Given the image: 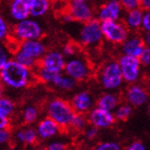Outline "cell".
<instances>
[{
	"label": "cell",
	"mask_w": 150,
	"mask_h": 150,
	"mask_svg": "<svg viewBox=\"0 0 150 150\" xmlns=\"http://www.w3.org/2000/svg\"><path fill=\"white\" fill-rule=\"evenodd\" d=\"M12 58L14 60H16L17 62H18L19 64H21L23 66L27 67L30 69H34L38 66V63H39V61L30 57L27 54H25L19 50H16L14 53H13Z\"/></svg>",
	"instance_id": "obj_24"
},
{
	"label": "cell",
	"mask_w": 150,
	"mask_h": 150,
	"mask_svg": "<svg viewBox=\"0 0 150 150\" xmlns=\"http://www.w3.org/2000/svg\"><path fill=\"white\" fill-rule=\"evenodd\" d=\"M118 62L121 67L123 80L126 83L134 84L139 79L142 64L138 57L122 54Z\"/></svg>",
	"instance_id": "obj_8"
},
{
	"label": "cell",
	"mask_w": 150,
	"mask_h": 150,
	"mask_svg": "<svg viewBox=\"0 0 150 150\" xmlns=\"http://www.w3.org/2000/svg\"><path fill=\"white\" fill-rule=\"evenodd\" d=\"M17 50L21 51L25 54L33 59L40 61L41 58L46 53V47L41 40H29L18 42Z\"/></svg>",
	"instance_id": "obj_13"
},
{
	"label": "cell",
	"mask_w": 150,
	"mask_h": 150,
	"mask_svg": "<svg viewBox=\"0 0 150 150\" xmlns=\"http://www.w3.org/2000/svg\"><path fill=\"white\" fill-rule=\"evenodd\" d=\"M3 94H4V85L0 81V99H1L2 97H4Z\"/></svg>",
	"instance_id": "obj_43"
},
{
	"label": "cell",
	"mask_w": 150,
	"mask_h": 150,
	"mask_svg": "<svg viewBox=\"0 0 150 150\" xmlns=\"http://www.w3.org/2000/svg\"><path fill=\"white\" fill-rule=\"evenodd\" d=\"M16 105L14 101L10 100L9 98L2 97L0 99V114L6 118H10L15 112Z\"/></svg>",
	"instance_id": "obj_25"
},
{
	"label": "cell",
	"mask_w": 150,
	"mask_h": 150,
	"mask_svg": "<svg viewBox=\"0 0 150 150\" xmlns=\"http://www.w3.org/2000/svg\"><path fill=\"white\" fill-rule=\"evenodd\" d=\"M31 0H10L9 15L14 21L18 22L30 17Z\"/></svg>",
	"instance_id": "obj_15"
},
{
	"label": "cell",
	"mask_w": 150,
	"mask_h": 150,
	"mask_svg": "<svg viewBox=\"0 0 150 150\" xmlns=\"http://www.w3.org/2000/svg\"><path fill=\"white\" fill-rule=\"evenodd\" d=\"M123 9L126 11L140 8V0H119Z\"/></svg>",
	"instance_id": "obj_33"
},
{
	"label": "cell",
	"mask_w": 150,
	"mask_h": 150,
	"mask_svg": "<svg viewBox=\"0 0 150 150\" xmlns=\"http://www.w3.org/2000/svg\"><path fill=\"white\" fill-rule=\"evenodd\" d=\"M70 2H87L88 0H68Z\"/></svg>",
	"instance_id": "obj_44"
},
{
	"label": "cell",
	"mask_w": 150,
	"mask_h": 150,
	"mask_svg": "<svg viewBox=\"0 0 150 150\" xmlns=\"http://www.w3.org/2000/svg\"><path fill=\"white\" fill-rule=\"evenodd\" d=\"M100 21L92 18L91 21L83 23L79 31V44L86 47H94L99 45L103 39Z\"/></svg>",
	"instance_id": "obj_6"
},
{
	"label": "cell",
	"mask_w": 150,
	"mask_h": 150,
	"mask_svg": "<svg viewBox=\"0 0 150 150\" xmlns=\"http://www.w3.org/2000/svg\"><path fill=\"white\" fill-rule=\"evenodd\" d=\"M60 129L61 127L59 126V125L47 116L39 122L36 127V131L39 138L42 140H47L56 135L59 133Z\"/></svg>",
	"instance_id": "obj_17"
},
{
	"label": "cell",
	"mask_w": 150,
	"mask_h": 150,
	"mask_svg": "<svg viewBox=\"0 0 150 150\" xmlns=\"http://www.w3.org/2000/svg\"><path fill=\"white\" fill-rule=\"evenodd\" d=\"M34 150H47V149H44V148H36Z\"/></svg>",
	"instance_id": "obj_46"
},
{
	"label": "cell",
	"mask_w": 150,
	"mask_h": 150,
	"mask_svg": "<svg viewBox=\"0 0 150 150\" xmlns=\"http://www.w3.org/2000/svg\"><path fill=\"white\" fill-rule=\"evenodd\" d=\"M98 133H99V129L93 125H91L85 131V137L88 140H93L94 138L97 137Z\"/></svg>",
	"instance_id": "obj_37"
},
{
	"label": "cell",
	"mask_w": 150,
	"mask_h": 150,
	"mask_svg": "<svg viewBox=\"0 0 150 150\" xmlns=\"http://www.w3.org/2000/svg\"><path fill=\"white\" fill-rule=\"evenodd\" d=\"M52 5V0H31L30 17L38 18L47 14Z\"/></svg>",
	"instance_id": "obj_21"
},
{
	"label": "cell",
	"mask_w": 150,
	"mask_h": 150,
	"mask_svg": "<svg viewBox=\"0 0 150 150\" xmlns=\"http://www.w3.org/2000/svg\"><path fill=\"white\" fill-rule=\"evenodd\" d=\"M43 30L41 24L34 18H28L18 21L11 28L10 38L21 42L29 40H41Z\"/></svg>",
	"instance_id": "obj_3"
},
{
	"label": "cell",
	"mask_w": 150,
	"mask_h": 150,
	"mask_svg": "<svg viewBox=\"0 0 150 150\" xmlns=\"http://www.w3.org/2000/svg\"><path fill=\"white\" fill-rule=\"evenodd\" d=\"M144 12L145 11L141 8L126 11L125 18L123 22L125 23V25L130 30H137L141 29Z\"/></svg>",
	"instance_id": "obj_19"
},
{
	"label": "cell",
	"mask_w": 150,
	"mask_h": 150,
	"mask_svg": "<svg viewBox=\"0 0 150 150\" xmlns=\"http://www.w3.org/2000/svg\"><path fill=\"white\" fill-rule=\"evenodd\" d=\"M8 150H18V149H17V148H14V147H12V148H10V149H8Z\"/></svg>",
	"instance_id": "obj_47"
},
{
	"label": "cell",
	"mask_w": 150,
	"mask_h": 150,
	"mask_svg": "<svg viewBox=\"0 0 150 150\" xmlns=\"http://www.w3.org/2000/svg\"><path fill=\"white\" fill-rule=\"evenodd\" d=\"M141 64L145 67H150V47L146 46L139 57Z\"/></svg>",
	"instance_id": "obj_34"
},
{
	"label": "cell",
	"mask_w": 150,
	"mask_h": 150,
	"mask_svg": "<svg viewBox=\"0 0 150 150\" xmlns=\"http://www.w3.org/2000/svg\"><path fill=\"white\" fill-rule=\"evenodd\" d=\"M64 57L66 56L63 54L62 52L56 50L47 51L39 61L38 66L52 72L61 73L64 71L67 63Z\"/></svg>",
	"instance_id": "obj_9"
},
{
	"label": "cell",
	"mask_w": 150,
	"mask_h": 150,
	"mask_svg": "<svg viewBox=\"0 0 150 150\" xmlns=\"http://www.w3.org/2000/svg\"><path fill=\"white\" fill-rule=\"evenodd\" d=\"M126 150H146L145 145L140 141H134L130 144Z\"/></svg>",
	"instance_id": "obj_39"
},
{
	"label": "cell",
	"mask_w": 150,
	"mask_h": 150,
	"mask_svg": "<svg viewBox=\"0 0 150 150\" xmlns=\"http://www.w3.org/2000/svg\"><path fill=\"white\" fill-rule=\"evenodd\" d=\"M66 148H67L66 145L62 142H59V141L52 142L47 146L48 150H66Z\"/></svg>",
	"instance_id": "obj_38"
},
{
	"label": "cell",
	"mask_w": 150,
	"mask_h": 150,
	"mask_svg": "<svg viewBox=\"0 0 150 150\" xmlns=\"http://www.w3.org/2000/svg\"><path fill=\"white\" fill-rule=\"evenodd\" d=\"M99 81L106 90L119 88L125 81L119 62L112 60L104 64L99 71Z\"/></svg>",
	"instance_id": "obj_4"
},
{
	"label": "cell",
	"mask_w": 150,
	"mask_h": 150,
	"mask_svg": "<svg viewBox=\"0 0 150 150\" xmlns=\"http://www.w3.org/2000/svg\"><path fill=\"white\" fill-rule=\"evenodd\" d=\"M88 120L91 125L98 129L110 127L116 121L114 113L107 110L96 107L92 109L88 114Z\"/></svg>",
	"instance_id": "obj_10"
},
{
	"label": "cell",
	"mask_w": 150,
	"mask_h": 150,
	"mask_svg": "<svg viewBox=\"0 0 150 150\" xmlns=\"http://www.w3.org/2000/svg\"><path fill=\"white\" fill-rule=\"evenodd\" d=\"M66 10L72 17L73 21L85 23L94 18V12L87 2H68Z\"/></svg>",
	"instance_id": "obj_11"
},
{
	"label": "cell",
	"mask_w": 150,
	"mask_h": 150,
	"mask_svg": "<svg viewBox=\"0 0 150 150\" xmlns=\"http://www.w3.org/2000/svg\"><path fill=\"white\" fill-rule=\"evenodd\" d=\"M75 112L77 113H87L93 106V98L88 91H80L74 95L70 101Z\"/></svg>",
	"instance_id": "obj_18"
},
{
	"label": "cell",
	"mask_w": 150,
	"mask_h": 150,
	"mask_svg": "<svg viewBox=\"0 0 150 150\" xmlns=\"http://www.w3.org/2000/svg\"><path fill=\"white\" fill-rule=\"evenodd\" d=\"M147 112H148V116L150 118V103L148 104V107H147Z\"/></svg>",
	"instance_id": "obj_45"
},
{
	"label": "cell",
	"mask_w": 150,
	"mask_h": 150,
	"mask_svg": "<svg viewBox=\"0 0 150 150\" xmlns=\"http://www.w3.org/2000/svg\"><path fill=\"white\" fill-rule=\"evenodd\" d=\"M11 28L6 22L5 18L0 14V40L6 41L10 37Z\"/></svg>",
	"instance_id": "obj_31"
},
{
	"label": "cell",
	"mask_w": 150,
	"mask_h": 150,
	"mask_svg": "<svg viewBox=\"0 0 150 150\" xmlns=\"http://www.w3.org/2000/svg\"><path fill=\"white\" fill-rule=\"evenodd\" d=\"M11 138V134L8 129H0V146L6 145Z\"/></svg>",
	"instance_id": "obj_35"
},
{
	"label": "cell",
	"mask_w": 150,
	"mask_h": 150,
	"mask_svg": "<svg viewBox=\"0 0 150 150\" xmlns=\"http://www.w3.org/2000/svg\"><path fill=\"white\" fill-rule=\"evenodd\" d=\"M38 138L39 137L36 129L30 126L21 128L15 133V139L18 143L24 145H28V146L33 145L36 143Z\"/></svg>",
	"instance_id": "obj_20"
},
{
	"label": "cell",
	"mask_w": 150,
	"mask_h": 150,
	"mask_svg": "<svg viewBox=\"0 0 150 150\" xmlns=\"http://www.w3.org/2000/svg\"><path fill=\"white\" fill-rule=\"evenodd\" d=\"M12 58V53L5 41L0 40V69Z\"/></svg>",
	"instance_id": "obj_29"
},
{
	"label": "cell",
	"mask_w": 150,
	"mask_h": 150,
	"mask_svg": "<svg viewBox=\"0 0 150 150\" xmlns=\"http://www.w3.org/2000/svg\"><path fill=\"white\" fill-rule=\"evenodd\" d=\"M80 44H78L76 42H68L66 44L64 45L62 48V53L64 56L67 57H72L74 55H76L78 51L80 49Z\"/></svg>",
	"instance_id": "obj_30"
},
{
	"label": "cell",
	"mask_w": 150,
	"mask_h": 150,
	"mask_svg": "<svg viewBox=\"0 0 150 150\" xmlns=\"http://www.w3.org/2000/svg\"><path fill=\"white\" fill-rule=\"evenodd\" d=\"M64 72L76 82L88 79L91 74L90 64L83 57H73L67 61Z\"/></svg>",
	"instance_id": "obj_7"
},
{
	"label": "cell",
	"mask_w": 150,
	"mask_h": 150,
	"mask_svg": "<svg viewBox=\"0 0 150 150\" xmlns=\"http://www.w3.org/2000/svg\"><path fill=\"white\" fill-rule=\"evenodd\" d=\"M88 122V116H85L83 113L76 112L72 119V122H71L70 127L76 130V131H81V130H84L87 127Z\"/></svg>",
	"instance_id": "obj_28"
},
{
	"label": "cell",
	"mask_w": 150,
	"mask_h": 150,
	"mask_svg": "<svg viewBox=\"0 0 150 150\" xmlns=\"http://www.w3.org/2000/svg\"><path fill=\"white\" fill-rule=\"evenodd\" d=\"M103 38L113 44H122L129 37L130 30L123 21H100Z\"/></svg>",
	"instance_id": "obj_5"
},
{
	"label": "cell",
	"mask_w": 150,
	"mask_h": 150,
	"mask_svg": "<svg viewBox=\"0 0 150 150\" xmlns=\"http://www.w3.org/2000/svg\"><path fill=\"white\" fill-rule=\"evenodd\" d=\"M141 29L145 32H150V11H145Z\"/></svg>",
	"instance_id": "obj_36"
},
{
	"label": "cell",
	"mask_w": 150,
	"mask_h": 150,
	"mask_svg": "<svg viewBox=\"0 0 150 150\" xmlns=\"http://www.w3.org/2000/svg\"><path fill=\"white\" fill-rule=\"evenodd\" d=\"M122 6L119 0H109L98 11V19L100 21H118L122 15Z\"/></svg>",
	"instance_id": "obj_12"
},
{
	"label": "cell",
	"mask_w": 150,
	"mask_h": 150,
	"mask_svg": "<svg viewBox=\"0 0 150 150\" xmlns=\"http://www.w3.org/2000/svg\"><path fill=\"white\" fill-rule=\"evenodd\" d=\"M119 105V98L113 93H104L97 101V107L112 112Z\"/></svg>",
	"instance_id": "obj_22"
},
{
	"label": "cell",
	"mask_w": 150,
	"mask_h": 150,
	"mask_svg": "<svg viewBox=\"0 0 150 150\" xmlns=\"http://www.w3.org/2000/svg\"><path fill=\"white\" fill-rule=\"evenodd\" d=\"M143 39H144L146 46L150 47V32H145L144 35H143Z\"/></svg>",
	"instance_id": "obj_42"
},
{
	"label": "cell",
	"mask_w": 150,
	"mask_h": 150,
	"mask_svg": "<svg viewBox=\"0 0 150 150\" xmlns=\"http://www.w3.org/2000/svg\"><path fill=\"white\" fill-rule=\"evenodd\" d=\"M47 150H48V149H47Z\"/></svg>",
	"instance_id": "obj_49"
},
{
	"label": "cell",
	"mask_w": 150,
	"mask_h": 150,
	"mask_svg": "<svg viewBox=\"0 0 150 150\" xmlns=\"http://www.w3.org/2000/svg\"><path fill=\"white\" fill-rule=\"evenodd\" d=\"M10 125L9 119L0 114V129H8Z\"/></svg>",
	"instance_id": "obj_40"
},
{
	"label": "cell",
	"mask_w": 150,
	"mask_h": 150,
	"mask_svg": "<svg viewBox=\"0 0 150 150\" xmlns=\"http://www.w3.org/2000/svg\"><path fill=\"white\" fill-rule=\"evenodd\" d=\"M147 83H148V87L150 88V78H149V79H148V82H147Z\"/></svg>",
	"instance_id": "obj_48"
},
{
	"label": "cell",
	"mask_w": 150,
	"mask_h": 150,
	"mask_svg": "<svg viewBox=\"0 0 150 150\" xmlns=\"http://www.w3.org/2000/svg\"><path fill=\"white\" fill-rule=\"evenodd\" d=\"M47 116L56 122L61 128L70 127L71 122L76 114L71 103L59 98L51 100L46 107Z\"/></svg>",
	"instance_id": "obj_2"
},
{
	"label": "cell",
	"mask_w": 150,
	"mask_h": 150,
	"mask_svg": "<svg viewBox=\"0 0 150 150\" xmlns=\"http://www.w3.org/2000/svg\"><path fill=\"white\" fill-rule=\"evenodd\" d=\"M39 116V112L38 109L35 106L29 105L23 110L22 112V119L25 123L27 125H31L37 121Z\"/></svg>",
	"instance_id": "obj_27"
},
{
	"label": "cell",
	"mask_w": 150,
	"mask_h": 150,
	"mask_svg": "<svg viewBox=\"0 0 150 150\" xmlns=\"http://www.w3.org/2000/svg\"><path fill=\"white\" fill-rule=\"evenodd\" d=\"M125 100L132 107H140L148 100L147 91L139 85L132 84L125 91Z\"/></svg>",
	"instance_id": "obj_14"
},
{
	"label": "cell",
	"mask_w": 150,
	"mask_h": 150,
	"mask_svg": "<svg viewBox=\"0 0 150 150\" xmlns=\"http://www.w3.org/2000/svg\"><path fill=\"white\" fill-rule=\"evenodd\" d=\"M132 113V106L130 104H121L114 110V116L116 120L125 122Z\"/></svg>",
	"instance_id": "obj_26"
},
{
	"label": "cell",
	"mask_w": 150,
	"mask_h": 150,
	"mask_svg": "<svg viewBox=\"0 0 150 150\" xmlns=\"http://www.w3.org/2000/svg\"><path fill=\"white\" fill-rule=\"evenodd\" d=\"M76 85V81L75 79H73L72 77H70L67 75H62L61 73L58 74V76H56L55 80L53 84V86L59 88L61 90H71L73 89Z\"/></svg>",
	"instance_id": "obj_23"
},
{
	"label": "cell",
	"mask_w": 150,
	"mask_h": 150,
	"mask_svg": "<svg viewBox=\"0 0 150 150\" xmlns=\"http://www.w3.org/2000/svg\"><path fill=\"white\" fill-rule=\"evenodd\" d=\"M37 80L33 69L19 64L13 58L0 69V81L11 89H23Z\"/></svg>",
	"instance_id": "obj_1"
},
{
	"label": "cell",
	"mask_w": 150,
	"mask_h": 150,
	"mask_svg": "<svg viewBox=\"0 0 150 150\" xmlns=\"http://www.w3.org/2000/svg\"><path fill=\"white\" fill-rule=\"evenodd\" d=\"M92 150H121L118 143L113 141L102 142L92 148Z\"/></svg>",
	"instance_id": "obj_32"
},
{
	"label": "cell",
	"mask_w": 150,
	"mask_h": 150,
	"mask_svg": "<svg viewBox=\"0 0 150 150\" xmlns=\"http://www.w3.org/2000/svg\"><path fill=\"white\" fill-rule=\"evenodd\" d=\"M140 8L144 11H150V0H140Z\"/></svg>",
	"instance_id": "obj_41"
},
{
	"label": "cell",
	"mask_w": 150,
	"mask_h": 150,
	"mask_svg": "<svg viewBox=\"0 0 150 150\" xmlns=\"http://www.w3.org/2000/svg\"><path fill=\"white\" fill-rule=\"evenodd\" d=\"M122 45V54L131 55L134 57H140L142 52L144 51L146 46L143 36L140 35H134L128 37L125 42Z\"/></svg>",
	"instance_id": "obj_16"
}]
</instances>
